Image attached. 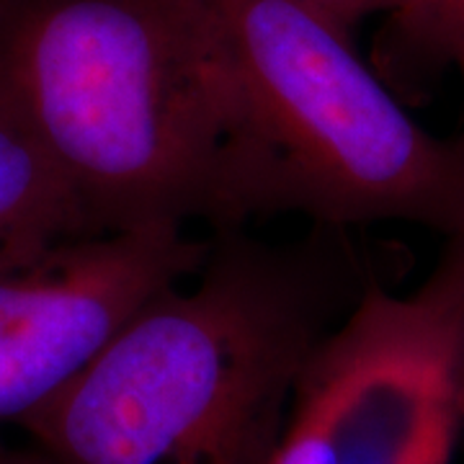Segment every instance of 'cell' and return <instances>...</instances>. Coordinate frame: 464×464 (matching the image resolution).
<instances>
[{"mask_svg": "<svg viewBox=\"0 0 464 464\" xmlns=\"http://www.w3.org/2000/svg\"><path fill=\"white\" fill-rule=\"evenodd\" d=\"M0 93L99 235L284 217L197 0H0Z\"/></svg>", "mask_w": 464, "mask_h": 464, "instance_id": "1", "label": "cell"}, {"mask_svg": "<svg viewBox=\"0 0 464 464\" xmlns=\"http://www.w3.org/2000/svg\"><path fill=\"white\" fill-rule=\"evenodd\" d=\"M353 230L217 232L21 431L52 464H268L299 377L366 284Z\"/></svg>", "mask_w": 464, "mask_h": 464, "instance_id": "2", "label": "cell"}, {"mask_svg": "<svg viewBox=\"0 0 464 464\" xmlns=\"http://www.w3.org/2000/svg\"><path fill=\"white\" fill-rule=\"evenodd\" d=\"M279 181L284 215L464 230V134L423 127L353 36L302 0H197Z\"/></svg>", "mask_w": 464, "mask_h": 464, "instance_id": "3", "label": "cell"}, {"mask_svg": "<svg viewBox=\"0 0 464 464\" xmlns=\"http://www.w3.org/2000/svg\"><path fill=\"white\" fill-rule=\"evenodd\" d=\"M464 439V302L429 274L372 279L299 377L268 464H451Z\"/></svg>", "mask_w": 464, "mask_h": 464, "instance_id": "4", "label": "cell"}, {"mask_svg": "<svg viewBox=\"0 0 464 464\" xmlns=\"http://www.w3.org/2000/svg\"><path fill=\"white\" fill-rule=\"evenodd\" d=\"M209 240L188 230L106 232L0 268V436L75 382L130 317L191 279Z\"/></svg>", "mask_w": 464, "mask_h": 464, "instance_id": "5", "label": "cell"}, {"mask_svg": "<svg viewBox=\"0 0 464 464\" xmlns=\"http://www.w3.org/2000/svg\"><path fill=\"white\" fill-rule=\"evenodd\" d=\"M99 235L63 170L0 93V268Z\"/></svg>", "mask_w": 464, "mask_h": 464, "instance_id": "6", "label": "cell"}, {"mask_svg": "<svg viewBox=\"0 0 464 464\" xmlns=\"http://www.w3.org/2000/svg\"><path fill=\"white\" fill-rule=\"evenodd\" d=\"M384 70H451L464 85V0H429L408 32L387 39Z\"/></svg>", "mask_w": 464, "mask_h": 464, "instance_id": "7", "label": "cell"}, {"mask_svg": "<svg viewBox=\"0 0 464 464\" xmlns=\"http://www.w3.org/2000/svg\"><path fill=\"white\" fill-rule=\"evenodd\" d=\"M302 3L351 36L369 18H384L387 39L408 32L429 5V0H302Z\"/></svg>", "mask_w": 464, "mask_h": 464, "instance_id": "8", "label": "cell"}, {"mask_svg": "<svg viewBox=\"0 0 464 464\" xmlns=\"http://www.w3.org/2000/svg\"><path fill=\"white\" fill-rule=\"evenodd\" d=\"M431 271L441 276L464 302V230L444 240V250Z\"/></svg>", "mask_w": 464, "mask_h": 464, "instance_id": "9", "label": "cell"}, {"mask_svg": "<svg viewBox=\"0 0 464 464\" xmlns=\"http://www.w3.org/2000/svg\"><path fill=\"white\" fill-rule=\"evenodd\" d=\"M0 464H52L39 449L32 444L26 447H11L3 436H0Z\"/></svg>", "mask_w": 464, "mask_h": 464, "instance_id": "10", "label": "cell"}]
</instances>
